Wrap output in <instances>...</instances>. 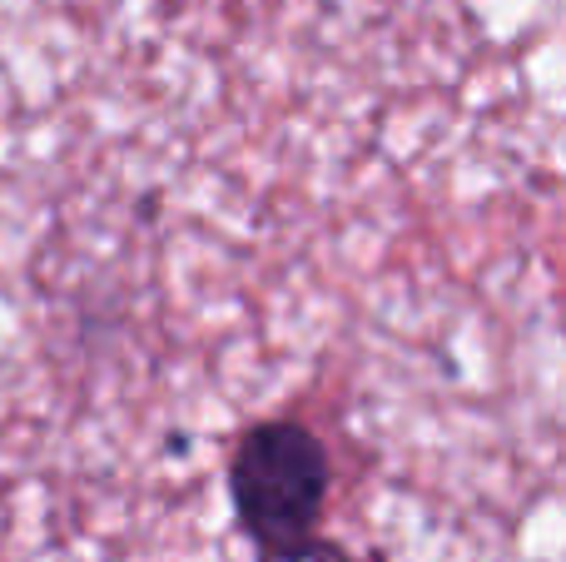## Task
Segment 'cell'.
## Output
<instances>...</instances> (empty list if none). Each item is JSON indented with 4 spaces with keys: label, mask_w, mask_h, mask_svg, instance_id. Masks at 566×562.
Listing matches in <instances>:
<instances>
[{
    "label": "cell",
    "mask_w": 566,
    "mask_h": 562,
    "mask_svg": "<svg viewBox=\"0 0 566 562\" xmlns=\"http://www.w3.org/2000/svg\"><path fill=\"white\" fill-rule=\"evenodd\" d=\"M229 493L244 533L259 548H289L313 538L328 503V458L303 424H259L239 444Z\"/></svg>",
    "instance_id": "obj_1"
},
{
    "label": "cell",
    "mask_w": 566,
    "mask_h": 562,
    "mask_svg": "<svg viewBox=\"0 0 566 562\" xmlns=\"http://www.w3.org/2000/svg\"><path fill=\"white\" fill-rule=\"evenodd\" d=\"M264 562H343V553L318 543V538H303V543H289V548H269Z\"/></svg>",
    "instance_id": "obj_2"
}]
</instances>
